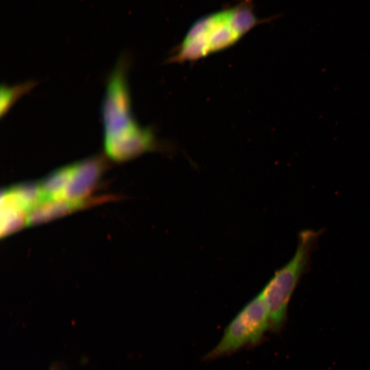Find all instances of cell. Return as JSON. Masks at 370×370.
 Segmentation results:
<instances>
[{
    "label": "cell",
    "mask_w": 370,
    "mask_h": 370,
    "mask_svg": "<svg viewBox=\"0 0 370 370\" xmlns=\"http://www.w3.org/2000/svg\"><path fill=\"white\" fill-rule=\"evenodd\" d=\"M85 203L65 199L41 202L27 212V225H36L62 217L81 208Z\"/></svg>",
    "instance_id": "obj_7"
},
{
    "label": "cell",
    "mask_w": 370,
    "mask_h": 370,
    "mask_svg": "<svg viewBox=\"0 0 370 370\" xmlns=\"http://www.w3.org/2000/svg\"><path fill=\"white\" fill-rule=\"evenodd\" d=\"M105 167V160L101 156H94L71 164L62 199L86 202L85 199L97 184Z\"/></svg>",
    "instance_id": "obj_5"
},
{
    "label": "cell",
    "mask_w": 370,
    "mask_h": 370,
    "mask_svg": "<svg viewBox=\"0 0 370 370\" xmlns=\"http://www.w3.org/2000/svg\"><path fill=\"white\" fill-rule=\"evenodd\" d=\"M253 2L240 0L233 5L197 19L173 50L167 62L196 61L234 45L264 21L256 15Z\"/></svg>",
    "instance_id": "obj_1"
},
{
    "label": "cell",
    "mask_w": 370,
    "mask_h": 370,
    "mask_svg": "<svg viewBox=\"0 0 370 370\" xmlns=\"http://www.w3.org/2000/svg\"><path fill=\"white\" fill-rule=\"evenodd\" d=\"M27 214L22 210L1 209V236H7L27 225Z\"/></svg>",
    "instance_id": "obj_9"
},
{
    "label": "cell",
    "mask_w": 370,
    "mask_h": 370,
    "mask_svg": "<svg viewBox=\"0 0 370 370\" xmlns=\"http://www.w3.org/2000/svg\"><path fill=\"white\" fill-rule=\"evenodd\" d=\"M319 234L312 230L300 232L294 256L275 271L261 291L268 309L270 330L273 332L280 331L285 323L288 303L307 268Z\"/></svg>",
    "instance_id": "obj_2"
},
{
    "label": "cell",
    "mask_w": 370,
    "mask_h": 370,
    "mask_svg": "<svg viewBox=\"0 0 370 370\" xmlns=\"http://www.w3.org/2000/svg\"><path fill=\"white\" fill-rule=\"evenodd\" d=\"M270 330L267 306L262 292L238 312L224 330L216 346L206 356L213 360L230 354L248 345H256Z\"/></svg>",
    "instance_id": "obj_3"
},
{
    "label": "cell",
    "mask_w": 370,
    "mask_h": 370,
    "mask_svg": "<svg viewBox=\"0 0 370 370\" xmlns=\"http://www.w3.org/2000/svg\"><path fill=\"white\" fill-rule=\"evenodd\" d=\"M51 370H58V369L55 367V368L51 369Z\"/></svg>",
    "instance_id": "obj_11"
},
{
    "label": "cell",
    "mask_w": 370,
    "mask_h": 370,
    "mask_svg": "<svg viewBox=\"0 0 370 370\" xmlns=\"http://www.w3.org/2000/svg\"><path fill=\"white\" fill-rule=\"evenodd\" d=\"M152 133L138 125L113 138L104 139L107 154L116 161L133 158L153 147Z\"/></svg>",
    "instance_id": "obj_6"
},
{
    "label": "cell",
    "mask_w": 370,
    "mask_h": 370,
    "mask_svg": "<svg viewBox=\"0 0 370 370\" xmlns=\"http://www.w3.org/2000/svg\"><path fill=\"white\" fill-rule=\"evenodd\" d=\"M71 165L60 168L39 182L42 202L62 199V195L69 180Z\"/></svg>",
    "instance_id": "obj_8"
},
{
    "label": "cell",
    "mask_w": 370,
    "mask_h": 370,
    "mask_svg": "<svg viewBox=\"0 0 370 370\" xmlns=\"http://www.w3.org/2000/svg\"><path fill=\"white\" fill-rule=\"evenodd\" d=\"M21 87L15 88L2 86L1 89V114H3L10 106L11 103L16 98L17 95L21 93Z\"/></svg>",
    "instance_id": "obj_10"
},
{
    "label": "cell",
    "mask_w": 370,
    "mask_h": 370,
    "mask_svg": "<svg viewBox=\"0 0 370 370\" xmlns=\"http://www.w3.org/2000/svg\"><path fill=\"white\" fill-rule=\"evenodd\" d=\"M129 63V54L123 53L109 77L102 106L104 139L119 136L138 125L132 115L126 82Z\"/></svg>",
    "instance_id": "obj_4"
}]
</instances>
